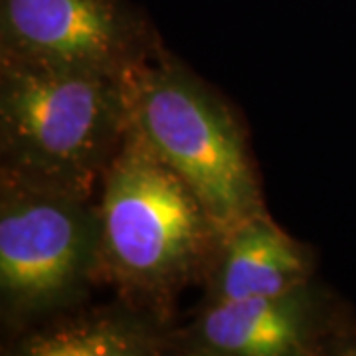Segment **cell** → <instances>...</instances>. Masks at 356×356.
<instances>
[{
    "instance_id": "cell-1",
    "label": "cell",
    "mask_w": 356,
    "mask_h": 356,
    "mask_svg": "<svg viewBox=\"0 0 356 356\" xmlns=\"http://www.w3.org/2000/svg\"><path fill=\"white\" fill-rule=\"evenodd\" d=\"M97 210L95 283L172 323L178 295L208 280L224 229L131 123L103 175Z\"/></svg>"
},
{
    "instance_id": "cell-2",
    "label": "cell",
    "mask_w": 356,
    "mask_h": 356,
    "mask_svg": "<svg viewBox=\"0 0 356 356\" xmlns=\"http://www.w3.org/2000/svg\"><path fill=\"white\" fill-rule=\"evenodd\" d=\"M127 129L123 77L0 54V170L91 198Z\"/></svg>"
},
{
    "instance_id": "cell-3",
    "label": "cell",
    "mask_w": 356,
    "mask_h": 356,
    "mask_svg": "<svg viewBox=\"0 0 356 356\" xmlns=\"http://www.w3.org/2000/svg\"><path fill=\"white\" fill-rule=\"evenodd\" d=\"M123 79L129 123L200 196L224 234L269 214L248 135L216 89L165 46Z\"/></svg>"
},
{
    "instance_id": "cell-4",
    "label": "cell",
    "mask_w": 356,
    "mask_h": 356,
    "mask_svg": "<svg viewBox=\"0 0 356 356\" xmlns=\"http://www.w3.org/2000/svg\"><path fill=\"white\" fill-rule=\"evenodd\" d=\"M97 204L0 170V318L14 339L97 287Z\"/></svg>"
},
{
    "instance_id": "cell-5",
    "label": "cell",
    "mask_w": 356,
    "mask_h": 356,
    "mask_svg": "<svg viewBox=\"0 0 356 356\" xmlns=\"http://www.w3.org/2000/svg\"><path fill=\"white\" fill-rule=\"evenodd\" d=\"M172 337L182 356H356V313L313 277L275 295L202 305Z\"/></svg>"
},
{
    "instance_id": "cell-6",
    "label": "cell",
    "mask_w": 356,
    "mask_h": 356,
    "mask_svg": "<svg viewBox=\"0 0 356 356\" xmlns=\"http://www.w3.org/2000/svg\"><path fill=\"white\" fill-rule=\"evenodd\" d=\"M163 48L133 0H0V54L125 77Z\"/></svg>"
},
{
    "instance_id": "cell-7",
    "label": "cell",
    "mask_w": 356,
    "mask_h": 356,
    "mask_svg": "<svg viewBox=\"0 0 356 356\" xmlns=\"http://www.w3.org/2000/svg\"><path fill=\"white\" fill-rule=\"evenodd\" d=\"M175 323L123 299L103 307H72L4 344L16 356L175 355Z\"/></svg>"
},
{
    "instance_id": "cell-8",
    "label": "cell",
    "mask_w": 356,
    "mask_h": 356,
    "mask_svg": "<svg viewBox=\"0 0 356 356\" xmlns=\"http://www.w3.org/2000/svg\"><path fill=\"white\" fill-rule=\"evenodd\" d=\"M317 254L295 240L269 214L226 232L222 250L204 283L202 305L275 295L315 277Z\"/></svg>"
}]
</instances>
